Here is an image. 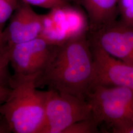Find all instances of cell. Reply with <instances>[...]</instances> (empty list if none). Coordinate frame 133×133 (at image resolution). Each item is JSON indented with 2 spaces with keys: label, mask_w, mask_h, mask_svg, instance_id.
I'll list each match as a JSON object with an SVG mask.
<instances>
[{
  "label": "cell",
  "mask_w": 133,
  "mask_h": 133,
  "mask_svg": "<svg viewBox=\"0 0 133 133\" xmlns=\"http://www.w3.org/2000/svg\"><path fill=\"white\" fill-rule=\"evenodd\" d=\"M94 81V62L84 33L54 45L47 66L35 83L37 87L48 86L50 90L86 99Z\"/></svg>",
  "instance_id": "1"
},
{
  "label": "cell",
  "mask_w": 133,
  "mask_h": 133,
  "mask_svg": "<svg viewBox=\"0 0 133 133\" xmlns=\"http://www.w3.org/2000/svg\"><path fill=\"white\" fill-rule=\"evenodd\" d=\"M36 78L12 77L10 95L0 105V114L11 132L43 133L48 91L38 90Z\"/></svg>",
  "instance_id": "2"
},
{
  "label": "cell",
  "mask_w": 133,
  "mask_h": 133,
  "mask_svg": "<svg viewBox=\"0 0 133 133\" xmlns=\"http://www.w3.org/2000/svg\"><path fill=\"white\" fill-rule=\"evenodd\" d=\"M86 100L90 105L92 117L99 124L105 122L111 125L133 118V90L130 88L94 85Z\"/></svg>",
  "instance_id": "3"
},
{
  "label": "cell",
  "mask_w": 133,
  "mask_h": 133,
  "mask_svg": "<svg viewBox=\"0 0 133 133\" xmlns=\"http://www.w3.org/2000/svg\"><path fill=\"white\" fill-rule=\"evenodd\" d=\"M48 91L43 133H63L72 124L92 117L90 105L86 99Z\"/></svg>",
  "instance_id": "4"
},
{
  "label": "cell",
  "mask_w": 133,
  "mask_h": 133,
  "mask_svg": "<svg viewBox=\"0 0 133 133\" xmlns=\"http://www.w3.org/2000/svg\"><path fill=\"white\" fill-rule=\"evenodd\" d=\"M43 15V28L40 37L53 44L86 33L88 28L85 12L71 4L49 10Z\"/></svg>",
  "instance_id": "5"
},
{
  "label": "cell",
  "mask_w": 133,
  "mask_h": 133,
  "mask_svg": "<svg viewBox=\"0 0 133 133\" xmlns=\"http://www.w3.org/2000/svg\"><path fill=\"white\" fill-rule=\"evenodd\" d=\"M54 45L39 37L8 48L9 61L14 71L12 77L37 78L47 66Z\"/></svg>",
  "instance_id": "6"
},
{
  "label": "cell",
  "mask_w": 133,
  "mask_h": 133,
  "mask_svg": "<svg viewBox=\"0 0 133 133\" xmlns=\"http://www.w3.org/2000/svg\"><path fill=\"white\" fill-rule=\"evenodd\" d=\"M88 41L94 66L93 85L121 86L133 90V66L110 55L89 39Z\"/></svg>",
  "instance_id": "7"
},
{
  "label": "cell",
  "mask_w": 133,
  "mask_h": 133,
  "mask_svg": "<svg viewBox=\"0 0 133 133\" xmlns=\"http://www.w3.org/2000/svg\"><path fill=\"white\" fill-rule=\"evenodd\" d=\"M89 40L110 55L133 66V28L115 20L91 31Z\"/></svg>",
  "instance_id": "8"
},
{
  "label": "cell",
  "mask_w": 133,
  "mask_h": 133,
  "mask_svg": "<svg viewBox=\"0 0 133 133\" xmlns=\"http://www.w3.org/2000/svg\"><path fill=\"white\" fill-rule=\"evenodd\" d=\"M3 31V39L8 48L41 36L43 28V15L36 12L31 6L20 2Z\"/></svg>",
  "instance_id": "9"
},
{
  "label": "cell",
  "mask_w": 133,
  "mask_h": 133,
  "mask_svg": "<svg viewBox=\"0 0 133 133\" xmlns=\"http://www.w3.org/2000/svg\"><path fill=\"white\" fill-rule=\"evenodd\" d=\"M83 8L88 18V29L94 31L116 20L119 0H71Z\"/></svg>",
  "instance_id": "10"
},
{
  "label": "cell",
  "mask_w": 133,
  "mask_h": 133,
  "mask_svg": "<svg viewBox=\"0 0 133 133\" xmlns=\"http://www.w3.org/2000/svg\"><path fill=\"white\" fill-rule=\"evenodd\" d=\"M99 123L93 117L76 122L66 129L63 133H95Z\"/></svg>",
  "instance_id": "11"
},
{
  "label": "cell",
  "mask_w": 133,
  "mask_h": 133,
  "mask_svg": "<svg viewBox=\"0 0 133 133\" xmlns=\"http://www.w3.org/2000/svg\"><path fill=\"white\" fill-rule=\"evenodd\" d=\"M117 11L119 21L133 28V0H119Z\"/></svg>",
  "instance_id": "12"
},
{
  "label": "cell",
  "mask_w": 133,
  "mask_h": 133,
  "mask_svg": "<svg viewBox=\"0 0 133 133\" xmlns=\"http://www.w3.org/2000/svg\"><path fill=\"white\" fill-rule=\"evenodd\" d=\"M20 2L19 0H0V29L2 31L5 23L10 18Z\"/></svg>",
  "instance_id": "13"
},
{
  "label": "cell",
  "mask_w": 133,
  "mask_h": 133,
  "mask_svg": "<svg viewBox=\"0 0 133 133\" xmlns=\"http://www.w3.org/2000/svg\"><path fill=\"white\" fill-rule=\"evenodd\" d=\"M9 64L8 52L0 48V84L6 87H10L12 79L8 68Z\"/></svg>",
  "instance_id": "14"
},
{
  "label": "cell",
  "mask_w": 133,
  "mask_h": 133,
  "mask_svg": "<svg viewBox=\"0 0 133 133\" xmlns=\"http://www.w3.org/2000/svg\"><path fill=\"white\" fill-rule=\"evenodd\" d=\"M31 6H39L44 9H52L53 8L68 5L71 0H19Z\"/></svg>",
  "instance_id": "15"
},
{
  "label": "cell",
  "mask_w": 133,
  "mask_h": 133,
  "mask_svg": "<svg viewBox=\"0 0 133 133\" xmlns=\"http://www.w3.org/2000/svg\"><path fill=\"white\" fill-rule=\"evenodd\" d=\"M111 126L114 133H133V118L124 120Z\"/></svg>",
  "instance_id": "16"
},
{
  "label": "cell",
  "mask_w": 133,
  "mask_h": 133,
  "mask_svg": "<svg viewBox=\"0 0 133 133\" xmlns=\"http://www.w3.org/2000/svg\"><path fill=\"white\" fill-rule=\"evenodd\" d=\"M11 91V88L0 84V105L7 99Z\"/></svg>",
  "instance_id": "17"
},
{
  "label": "cell",
  "mask_w": 133,
  "mask_h": 133,
  "mask_svg": "<svg viewBox=\"0 0 133 133\" xmlns=\"http://www.w3.org/2000/svg\"><path fill=\"white\" fill-rule=\"evenodd\" d=\"M3 31L0 29V48L7 51V48L5 47L3 39Z\"/></svg>",
  "instance_id": "18"
},
{
  "label": "cell",
  "mask_w": 133,
  "mask_h": 133,
  "mask_svg": "<svg viewBox=\"0 0 133 133\" xmlns=\"http://www.w3.org/2000/svg\"><path fill=\"white\" fill-rule=\"evenodd\" d=\"M1 116H1V114H0V117H1Z\"/></svg>",
  "instance_id": "19"
}]
</instances>
